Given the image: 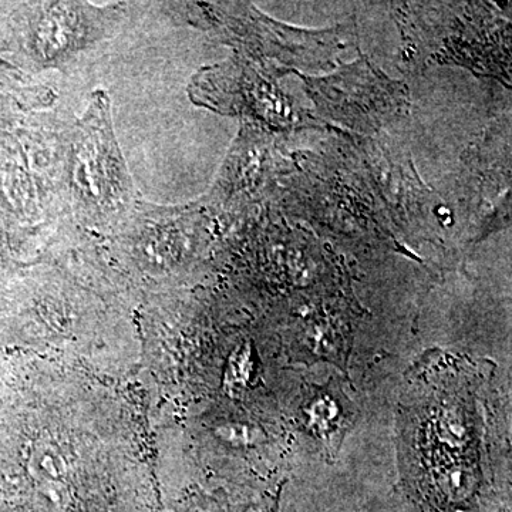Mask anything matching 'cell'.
<instances>
[{
    "instance_id": "6da1fadb",
    "label": "cell",
    "mask_w": 512,
    "mask_h": 512,
    "mask_svg": "<svg viewBox=\"0 0 512 512\" xmlns=\"http://www.w3.org/2000/svg\"><path fill=\"white\" fill-rule=\"evenodd\" d=\"M137 3L76 0L0 2V59L33 82L69 73L128 28Z\"/></svg>"
},
{
    "instance_id": "7a4b0ae2",
    "label": "cell",
    "mask_w": 512,
    "mask_h": 512,
    "mask_svg": "<svg viewBox=\"0 0 512 512\" xmlns=\"http://www.w3.org/2000/svg\"><path fill=\"white\" fill-rule=\"evenodd\" d=\"M63 178L70 220L97 237L116 231L143 200L117 140L106 90H94L82 116L70 121Z\"/></svg>"
},
{
    "instance_id": "3957f363",
    "label": "cell",
    "mask_w": 512,
    "mask_h": 512,
    "mask_svg": "<svg viewBox=\"0 0 512 512\" xmlns=\"http://www.w3.org/2000/svg\"><path fill=\"white\" fill-rule=\"evenodd\" d=\"M73 114L36 111L0 150V221L10 228L53 234L70 220L63 157Z\"/></svg>"
},
{
    "instance_id": "277c9868",
    "label": "cell",
    "mask_w": 512,
    "mask_h": 512,
    "mask_svg": "<svg viewBox=\"0 0 512 512\" xmlns=\"http://www.w3.org/2000/svg\"><path fill=\"white\" fill-rule=\"evenodd\" d=\"M208 212L200 204L138 201L123 224L103 238L111 264L140 298L165 291L208 241Z\"/></svg>"
},
{
    "instance_id": "5b68a950",
    "label": "cell",
    "mask_w": 512,
    "mask_h": 512,
    "mask_svg": "<svg viewBox=\"0 0 512 512\" xmlns=\"http://www.w3.org/2000/svg\"><path fill=\"white\" fill-rule=\"evenodd\" d=\"M56 101L55 90L46 84L0 90V150L16 137L33 113L53 109Z\"/></svg>"
},
{
    "instance_id": "8992f818",
    "label": "cell",
    "mask_w": 512,
    "mask_h": 512,
    "mask_svg": "<svg viewBox=\"0 0 512 512\" xmlns=\"http://www.w3.org/2000/svg\"><path fill=\"white\" fill-rule=\"evenodd\" d=\"M52 234L10 228L0 221V289L42 258Z\"/></svg>"
},
{
    "instance_id": "52a82bcc",
    "label": "cell",
    "mask_w": 512,
    "mask_h": 512,
    "mask_svg": "<svg viewBox=\"0 0 512 512\" xmlns=\"http://www.w3.org/2000/svg\"><path fill=\"white\" fill-rule=\"evenodd\" d=\"M309 426L318 436H332L338 431L340 412L338 402L328 394H316L305 410Z\"/></svg>"
},
{
    "instance_id": "ba28073f",
    "label": "cell",
    "mask_w": 512,
    "mask_h": 512,
    "mask_svg": "<svg viewBox=\"0 0 512 512\" xmlns=\"http://www.w3.org/2000/svg\"><path fill=\"white\" fill-rule=\"evenodd\" d=\"M30 82L28 77L23 76L12 64L0 59V90L18 89Z\"/></svg>"
}]
</instances>
